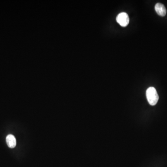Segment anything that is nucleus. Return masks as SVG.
Wrapping results in <instances>:
<instances>
[{
	"label": "nucleus",
	"instance_id": "f03ea898",
	"mask_svg": "<svg viewBox=\"0 0 167 167\" xmlns=\"http://www.w3.org/2000/svg\"><path fill=\"white\" fill-rule=\"evenodd\" d=\"M116 21L121 26L125 27L128 26L129 23V19L127 13L122 12L117 15L116 18Z\"/></svg>",
	"mask_w": 167,
	"mask_h": 167
},
{
	"label": "nucleus",
	"instance_id": "7ed1b4c3",
	"mask_svg": "<svg viewBox=\"0 0 167 167\" xmlns=\"http://www.w3.org/2000/svg\"><path fill=\"white\" fill-rule=\"evenodd\" d=\"M155 10L159 16L163 17L166 15L167 13L166 8L163 4L157 3L156 4L155 7Z\"/></svg>",
	"mask_w": 167,
	"mask_h": 167
},
{
	"label": "nucleus",
	"instance_id": "f257e3e1",
	"mask_svg": "<svg viewBox=\"0 0 167 167\" xmlns=\"http://www.w3.org/2000/svg\"><path fill=\"white\" fill-rule=\"evenodd\" d=\"M146 97L149 105H155L157 104L159 99L158 93L154 87H150L146 91Z\"/></svg>",
	"mask_w": 167,
	"mask_h": 167
},
{
	"label": "nucleus",
	"instance_id": "20e7f679",
	"mask_svg": "<svg viewBox=\"0 0 167 167\" xmlns=\"http://www.w3.org/2000/svg\"><path fill=\"white\" fill-rule=\"evenodd\" d=\"M6 143L10 148H14L16 145V140L13 135L9 134L6 137Z\"/></svg>",
	"mask_w": 167,
	"mask_h": 167
}]
</instances>
